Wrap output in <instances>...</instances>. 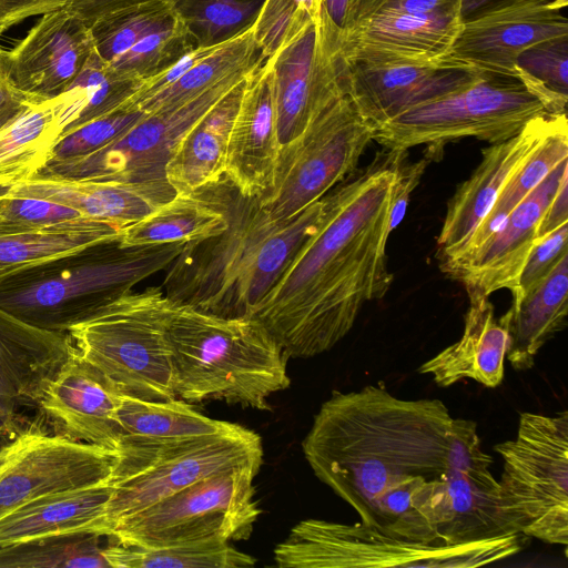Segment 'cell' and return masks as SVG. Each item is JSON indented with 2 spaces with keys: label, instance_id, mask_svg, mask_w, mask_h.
<instances>
[{
  "label": "cell",
  "instance_id": "6da1fadb",
  "mask_svg": "<svg viewBox=\"0 0 568 568\" xmlns=\"http://www.w3.org/2000/svg\"><path fill=\"white\" fill-rule=\"evenodd\" d=\"M440 399H403L382 386L334 392L302 442L315 476L361 523L439 542L430 503L446 469L453 423Z\"/></svg>",
  "mask_w": 568,
  "mask_h": 568
},
{
  "label": "cell",
  "instance_id": "7a4b0ae2",
  "mask_svg": "<svg viewBox=\"0 0 568 568\" xmlns=\"http://www.w3.org/2000/svg\"><path fill=\"white\" fill-rule=\"evenodd\" d=\"M324 196L316 231L252 313L290 357L333 348L363 306L388 292L386 245L396 169L406 151L387 150Z\"/></svg>",
  "mask_w": 568,
  "mask_h": 568
},
{
  "label": "cell",
  "instance_id": "3957f363",
  "mask_svg": "<svg viewBox=\"0 0 568 568\" xmlns=\"http://www.w3.org/2000/svg\"><path fill=\"white\" fill-rule=\"evenodd\" d=\"M195 193L220 209L226 226L187 242L166 267L165 296L222 317H248L316 231L324 197L286 222L273 221L261 196L242 194L224 176Z\"/></svg>",
  "mask_w": 568,
  "mask_h": 568
},
{
  "label": "cell",
  "instance_id": "277c9868",
  "mask_svg": "<svg viewBox=\"0 0 568 568\" xmlns=\"http://www.w3.org/2000/svg\"><path fill=\"white\" fill-rule=\"evenodd\" d=\"M168 337L174 390L187 403L264 410L271 395L291 385L290 356L255 317H222L171 301Z\"/></svg>",
  "mask_w": 568,
  "mask_h": 568
},
{
  "label": "cell",
  "instance_id": "5b68a950",
  "mask_svg": "<svg viewBox=\"0 0 568 568\" xmlns=\"http://www.w3.org/2000/svg\"><path fill=\"white\" fill-rule=\"evenodd\" d=\"M120 237L11 273L0 281V308L34 327L67 333L165 270L185 244L123 246Z\"/></svg>",
  "mask_w": 568,
  "mask_h": 568
},
{
  "label": "cell",
  "instance_id": "8992f818",
  "mask_svg": "<svg viewBox=\"0 0 568 568\" xmlns=\"http://www.w3.org/2000/svg\"><path fill=\"white\" fill-rule=\"evenodd\" d=\"M109 478L112 494L99 535L108 537L121 520L212 474L261 469L262 438L239 425L219 434L155 439L123 435Z\"/></svg>",
  "mask_w": 568,
  "mask_h": 568
},
{
  "label": "cell",
  "instance_id": "52a82bcc",
  "mask_svg": "<svg viewBox=\"0 0 568 568\" xmlns=\"http://www.w3.org/2000/svg\"><path fill=\"white\" fill-rule=\"evenodd\" d=\"M171 301L160 287L125 292L67 333L80 357L129 397L175 399L168 317Z\"/></svg>",
  "mask_w": 568,
  "mask_h": 568
},
{
  "label": "cell",
  "instance_id": "ba28073f",
  "mask_svg": "<svg viewBox=\"0 0 568 568\" xmlns=\"http://www.w3.org/2000/svg\"><path fill=\"white\" fill-rule=\"evenodd\" d=\"M526 536L514 534L470 544L418 542L363 523L310 518L296 524L274 549L281 568H473L511 557Z\"/></svg>",
  "mask_w": 568,
  "mask_h": 568
},
{
  "label": "cell",
  "instance_id": "9c48e42d",
  "mask_svg": "<svg viewBox=\"0 0 568 568\" xmlns=\"http://www.w3.org/2000/svg\"><path fill=\"white\" fill-rule=\"evenodd\" d=\"M503 459L500 511L515 534L568 544V412L523 413L515 439L495 445Z\"/></svg>",
  "mask_w": 568,
  "mask_h": 568
},
{
  "label": "cell",
  "instance_id": "30bf717a",
  "mask_svg": "<svg viewBox=\"0 0 568 568\" xmlns=\"http://www.w3.org/2000/svg\"><path fill=\"white\" fill-rule=\"evenodd\" d=\"M545 114L551 113L519 79L484 73L467 87L389 119L374 130L373 140L399 151L420 144L436 148L467 136L495 143Z\"/></svg>",
  "mask_w": 568,
  "mask_h": 568
},
{
  "label": "cell",
  "instance_id": "8fae6325",
  "mask_svg": "<svg viewBox=\"0 0 568 568\" xmlns=\"http://www.w3.org/2000/svg\"><path fill=\"white\" fill-rule=\"evenodd\" d=\"M260 469L206 476L121 520L108 539L142 548L248 539L261 509L253 480Z\"/></svg>",
  "mask_w": 568,
  "mask_h": 568
},
{
  "label": "cell",
  "instance_id": "7c38bea8",
  "mask_svg": "<svg viewBox=\"0 0 568 568\" xmlns=\"http://www.w3.org/2000/svg\"><path fill=\"white\" fill-rule=\"evenodd\" d=\"M373 133L347 92L335 98L277 168L272 190L261 196L270 217L290 221L323 199L354 171Z\"/></svg>",
  "mask_w": 568,
  "mask_h": 568
},
{
  "label": "cell",
  "instance_id": "4fadbf2b",
  "mask_svg": "<svg viewBox=\"0 0 568 568\" xmlns=\"http://www.w3.org/2000/svg\"><path fill=\"white\" fill-rule=\"evenodd\" d=\"M247 74L233 73L182 105L145 114L102 149L80 159L49 162L34 178L120 182L166 179V164L182 136Z\"/></svg>",
  "mask_w": 568,
  "mask_h": 568
},
{
  "label": "cell",
  "instance_id": "5bb4252c",
  "mask_svg": "<svg viewBox=\"0 0 568 568\" xmlns=\"http://www.w3.org/2000/svg\"><path fill=\"white\" fill-rule=\"evenodd\" d=\"M446 469L430 503V524L440 542H477L515 532L499 506L493 457L481 447L477 424L453 418Z\"/></svg>",
  "mask_w": 568,
  "mask_h": 568
},
{
  "label": "cell",
  "instance_id": "9a60e30c",
  "mask_svg": "<svg viewBox=\"0 0 568 568\" xmlns=\"http://www.w3.org/2000/svg\"><path fill=\"white\" fill-rule=\"evenodd\" d=\"M116 449L26 429L0 447V517L51 493L110 478Z\"/></svg>",
  "mask_w": 568,
  "mask_h": 568
},
{
  "label": "cell",
  "instance_id": "2e32d148",
  "mask_svg": "<svg viewBox=\"0 0 568 568\" xmlns=\"http://www.w3.org/2000/svg\"><path fill=\"white\" fill-rule=\"evenodd\" d=\"M271 60L280 148L277 170L315 118L346 88L343 59L326 50L317 22L310 23Z\"/></svg>",
  "mask_w": 568,
  "mask_h": 568
},
{
  "label": "cell",
  "instance_id": "e0dca14e",
  "mask_svg": "<svg viewBox=\"0 0 568 568\" xmlns=\"http://www.w3.org/2000/svg\"><path fill=\"white\" fill-rule=\"evenodd\" d=\"M90 27L95 52L120 73L142 82L195 48L171 0L135 3Z\"/></svg>",
  "mask_w": 568,
  "mask_h": 568
},
{
  "label": "cell",
  "instance_id": "ac0fdd59",
  "mask_svg": "<svg viewBox=\"0 0 568 568\" xmlns=\"http://www.w3.org/2000/svg\"><path fill=\"white\" fill-rule=\"evenodd\" d=\"M94 51L91 27L71 7L45 13L14 47L0 48V73L39 100L59 97Z\"/></svg>",
  "mask_w": 568,
  "mask_h": 568
},
{
  "label": "cell",
  "instance_id": "d6986e66",
  "mask_svg": "<svg viewBox=\"0 0 568 568\" xmlns=\"http://www.w3.org/2000/svg\"><path fill=\"white\" fill-rule=\"evenodd\" d=\"M565 125L567 113L540 115L516 135L483 150L479 165L448 202L437 237L440 264L458 255L508 181L550 134Z\"/></svg>",
  "mask_w": 568,
  "mask_h": 568
},
{
  "label": "cell",
  "instance_id": "ffe728a7",
  "mask_svg": "<svg viewBox=\"0 0 568 568\" xmlns=\"http://www.w3.org/2000/svg\"><path fill=\"white\" fill-rule=\"evenodd\" d=\"M568 0H524L464 22L445 60L483 73L516 78L526 48L568 34Z\"/></svg>",
  "mask_w": 568,
  "mask_h": 568
},
{
  "label": "cell",
  "instance_id": "44dd1931",
  "mask_svg": "<svg viewBox=\"0 0 568 568\" xmlns=\"http://www.w3.org/2000/svg\"><path fill=\"white\" fill-rule=\"evenodd\" d=\"M342 59L346 92L373 130L405 110L467 87L484 74L447 60L374 64Z\"/></svg>",
  "mask_w": 568,
  "mask_h": 568
},
{
  "label": "cell",
  "instance_id": "7402d4cb",
  "mask_svg": "<svg viewBox=\"0 0 568 568\" xmlns=\"http://www.w3.org/2000/svg\"><path fill=\"white\" fill-rule=\"evenodd\" d=\"M567 168L568 158L516 205L471 258L448 274L464 284L469 298L489 297L503 288L517 291L525 263L539 241L547 206L568 176Z\"/></svg>",
  "mask_w": 568,
  "mask_h": 568
},
{
  "label": "cell",
  "instance_id": "603a6c76",
  "mask_svg": "<svg viewBox=\"0 0 568 568\" xmlns=\"http://www.w3.org/2000/svg\"><path fill=\"white\" fill-rule=\"evenodd\" d=\"M278 152L274 70L268 58L245 77L223 176L242 194L263 196L273 187Z\"/></svg>",
  "mask_w": 568,
  "mask_h": 568
},
{
  "label": "cell",
  "instance_id": "cb8c5ba5",
  "mask_svg": "<svg viewBox=\"0 0 568 568\" xmlns=\"http://www.w3.org/2000/svg\"><path fill=\"white\" fill-rule=\"evenodd\" d=\"M457 14L378 12L347 29L339 51L365 63H437L445 60L462 29Z\"/></svg>",
  "mask_w": 568,
  "mask_h": 568
},
{
  "label": "cell",
  "instance_id": "d4e9b609",
  "mask_svg": "<svg viewBox=\"0 0 568 568\" xmlns=\"http://www.w3.org/2000/svg\"><path fill=\"white\" fill-rule=\"evenodd\" d=\"M123 394L75 348L47 385L39 404L64 436L115 448L123 432L116 413Z\"/></svg>",
  "mask_w": 568,
  "mask_h": 568
},
{
  "label": "cell",
  "instance_id": "484cf974",
  "mask_svg": "<svg viewBox=\"0 0 568 568\" xmlns=\"http://www.w3.org/2000/svg\"><path fill=\"white\" fill-rule=\"evenodd\" d=\"M264 61L252 27L225 43L193 48L164 71L144 80L125 104L146 114L173 109L233 73H250Z\"/></svg>",
  "mask_w": 568,
  "mask_h": 568
},
{
  "label": "cell",
  "instance_id": "4316f807",
  "mask_svg": "<svg viewBox=\"0 0 568 568\" xmlns=\"http://www.w3.org/2000/svg\"><path fill=\"white\" fill-rule=\"evenodd\" d=\"M73 349L68 333L34 327L0 308V422L22 404L39 403Z\"/></svg>",
  "mask_w": 568,
  "mask_h": 568
},
{
  "label": "cell",
  "instance_id": "83f0119b",
  "mask_svg": "<svg viewBox=\"0 0 568 568\" xmlns=\"http://www.w3.org/2000/svg\"><path fill=\"white\" fill-rule=\"evenodd\" d=\"M6 196H28L74 209L83 216L122 229L144 219L178 193L166 179L144 182L74 181L33 178Z\"/></svg>",
  "mask_w": 568,
  "mask_h": 568
},
{
  "label": "cell",
  "instance_id": "f1b7e54d",
  "mask_svg": "<svg viewBox=\"0 0 568 568\" xmlns=\"http://www.w3.org/2000/svg\"><path fill=\"white\" fill-rule=\"evenodd\" d=\"M507 346V328L495 317L489 297H471L460 338L423 363L418 373L440 387L470 378L495 388L504 379Z\"/></svg>",
  "mask_w": 568,
  "mask_h": 568
},
{
  "label": "cell",
  "instance_id": "f546056e",
  "mask_svg": "<svg viewBox=\"0 0 568 568\" xmlns=\"http://www.w3.org/2000/svg\"><path fill=\"white\" fill-rule=\"evenodd\" d=\"M112 494L109 479L43 495L0 517V548L80 534H97Z\"/></svg>",
  "mask_w": 568,
  "mask_h": 568
},
{
  "label": "cell",
  "instance_id": "4dcf8cb0",
  "mask_svg": "<svg viewBox=\"0 0 568 568\" xmlns=\"http://www.w3.org/2000/svg\"><path fill=\"white\" fill-rule=\"evenodd\" d=\"M568 252L499 318L508 332L506 357L527 371L544 345L567 325Z\"/></svg>",
  "mask_w": 568,
  "mask_h": 568
},
{
  "label": "cell",
  "instance_id": "1f68e13d",
  "mask_svg": "<svg viewBox=\"0 0 568 568\" xmlns=\"http://www.w3.org/2000/svg\"><path fill=\"white\" fill-rule=\"evenodd\" d=\"M245 78L220 99L179 141L165 169L178 194H192L224 175L229 140Z\"/></svg>",
  "mask_w": 568,
  "mask_h": 568
},
{
  "label": "cell",
  "instance_id": "d6a6232c",
  "mask_svg": "<svg viewBox=\"0 0 568 568\" xmlns=\"http://www.w3.org/2000/svg\"><path fill=\"white\" fill-rule=\"evenodd\" d=\"M62 130L57 98L33 103L0 131V191L33 179Z\"/></svg>",
  "mask_w": 568,
  "mask_h": 568
},
{
  "label": "cell",
  "instance_id": "836d02e7",
  "mask_svg": "<svg viewBox=\"0 0 568 568\" xmlns=\"http://www.w3.org/2000/svg\"><path fill=\"white\" fill-rule=\"evenodd\" d=\"M122 231L116 224L91 219L34 230L0 222V281L24 266L120 237Z\"/></svg>",
  "mask_w": 568,
  "mask_h": 568
},
{
  "label": "cell",
  "instance_id": "e575fe53",
  "mask_svg": "<svg viewBox=\"0 0 568 568\" xmlns=\"http://www.w3.org/2000/svg\"><path fill=\"white\" fill-rule=\"evenodd\" d=\"M141 83L113 69L94 50L73 81L57 97L61 136L122 108Z\"/></svg>",
  "mask_w": 568,
  "mask_h": 568
},
{
  "label": "cell",
  "instance_id": "d590c367",
  "mask_svg": "<svg viewBox=\"0 0 568 568\" xmlns=\"http://www.w3.org/2000/svg\"><path fill=\"white\" fill-rule=\"evenodd\" d=\"M226 226L223 212L199 193L176 194L154 212L123 229V246L187 243L216 235Z\"/></svg>",
  "mask_w": 568,
  "mask_h": 568
},
{
  "label": "cell",
  "instance_id": "8d00e7d4",
  "mask_svg": "<svg viewBox=\"0 0 568 568\" xmlns=\"http://www.w3.org/2000/svg\"><path fill=\"white\" fill-rule=\"evenodd\" d=\"M566 158H568V125L550 134L514 174L458 255L440 264L443 272L449 274L471 258L516 205Z\"/></svg>",
  "mask_w": 568,
  "mask_h": 568
},
{
  "label": "cell",
  "instance_id": "74e56055",
  "mask_svg": "<svg viewBox=\"0 0 568 568\" xmlns=\"http://www.w3.org/2000/svg\"><path fill=\"white\" fill-rule=\"evenodd\" d=\"M116 418L123 435L155 439L212 435L239 427L207 417L181 398L151 402L123 395Z\"/></svg>",
  "mask_w": 568,
  "mask_h": 568
},
{
  "label": "cell",
  "instance_id": "f35d334b",
  "mask_svg": "<svg viewBox=\"0 0 568 568\" xmlns=\"http://www.w3.org/2000/svg\"><path fill=\"white\" fill-rule=\"evenodd\" d=\"M111 568H244L256 559L225 541L142 548L111 542L105 549Z\"/></svg>",
  "mask_w": 568,
  "mask_h": 568
},
{
  "label": "cell",
  "instance_id": "ab89813d",
  "mask_svg": "<svg viewBox=\"0 0 568 568\" xmlns=\"http://www.w3.org/2000/svg\"><path fill=\"white\" fill-rule=\"evenodd\" d=\"M194 47L225 43L251 29L265 0H171Z\"/></svg>",
  "mask_w": 568,
  "mask_h": 568
},
{
  "label": "cell",
  "instance_id": "60d3db41",
  "mask_svg": "<svg viewBox=\"0 0 568 568\" xmlns=\"http://www.w3.org/2000/svg\"><path fill=\"white\" fill-rule=\"evenodd\" d=\"M103 536L80 534L0 548V568H106Z\"/></svg>",
  "mask_w": 568,
  "mask_h": 568
},
{
  "label": "cell",
  "instance_id": "b9f144b4",
  "mask_svg": "<svg viewBox=\"0 0 568 568\" xmlns=\"http://www.w3.org/2000/svg\"><path fill=\"white\" fill-rule=\"evenodd\" d=\"M516 78L551 114L567 113L568 34L523 50L515 61Z\"/></svg>",
  "mask_w": 568,
  "mask_h": 568
},
{
  "label": "cell",
  "instance_id": "7bdbcfd3",
  "mask_svg": "<svg viewBox=\"0 0 568 568\" xmlns=\"http://www.w3.org/2000/svg\"><path fill=\"white\" fill-rule=\"evenodd\" d=\"M145 114L136 108L123 105L109 114L94 119L62 135L54 145L49 162L87 156L125 133Z\"/></svg>",
  "mask_w": 568,
  "mask_h": 568
},
{
  "label": "cell",
  "instance_id": "ee69618b",
  "mask_svg": "<svg viewBox=\"0 0 568 568\" xmlns=\"http://www.w3.org/2000/svg\"><path fill=\"white\" fill-rule=\"evenodd\" d=\"M316 22L297 0H265L253 26L255 41L266 59Z\"/></svg>",
  "mask_w": 568,
  "mask_h": 568
},
{
  "label": "cell",
  "instance_id": "f6af8a7d",
  "mask_svg": "<svg viewBox=\"0 0 568 568\" xmlns=\"http://www.w3.org/2000/svg\"><path fill=\"white\" fill-rule=\"evenodd\" d=\"M3 196L0 222L20 230L42 229L88 219L74 209L52 201L28 196H6L4 193Z\"/></svg>",
  "mask_w": 568,
  "mask_h": 568
},
{
  "label": "cell",
  "instance_id": "bcb514c9",
  "mask_svg": "<svg viewBox=\"0 0 568 568\" xmlns=\"http://www.w3.org/2000/svg\"><path fill=\"white\" fill-rule=\"evenodd\" d=\"M568 222L556 227L541 237L531 250L521 271L517 291L511 294L513 301L519 300L538 283L568 252Z\"/></svg>",
  "mask_w": 568,
  "mask_h": 568
},
{
  "label": "cell",
  "instance_id": "7dc6e473",
  "mask_svg": "<svg viewBox=\"0 0 568 568\" xmlns=\"http://www.w3.org/2000/svg\"><path fill=\"white\" fill-rule=\"evenodd\" d=\"M459 7L460 0H351L343 33L356 22L378 12L459 16Z\"/></svg>",
  "mask_w": 568,
  "mask_h": 568
},
{
  "label": "cell",
  "instance_id": "c3c4849f",
  "mask_svg": "<svg viewBox=\"0 0 568 568\" xmlns=\"http://www.w3.org/2000/svg\"><path fill=\"white\" fill-rule=\"evenodd\" d=\"M405 156L399 161L396 169V179L393 186L390 229L394 231L403 221L406 213L410 193L418 184L420 176L427 165L426 160L414 163L404 162Z\"/></svg>",
  "mask_w": 568,
  "mask_h": 568
},
{
  "label": "cell",
  "instance_id": "681fc988",
  "mask_svg": "<svg viewBox=\"0 0 568 568\" xmlns=\"http://www.w3.org/2000/svg\"><path fill=\"white\" fill-rule=\"evenodd\" d=\"M75 0H0V36L21 21L71 7Z\"/></svg>",
  "mask_w": 568,
  "mask_h": 568
},
{
  "label": "cell",
  "instance_id": "f907efd6",
  "mask_svg": "<svg viewBox=\"0 0 568 568\" xmlns=\"http://www.w3.org/2000/svg\"><path fill=\"white\" fill-rule=\"evenodd\" d=\"M351 0H321L322 11L318 28L327 51L338 54L342 33Z\"/></svg>",
  "mask_w": 568,
  "mask_h": 568
},
{
  "label": "cell",
  "instance_id": "816d5d0a",
  "mask_svg": "<svg viewBox=\"0 0 568 568\" xmlns=\"http://www.w3.org/2000/svg\"><path fill=\"white\" fill-rule=\"evenodd\" d=\"M39 101L43 100L20 91L0 73V131Z\"/></svg>",
  "mask_w": 568,
  "mask_h": 568
},
{
  "label": "cell",
  "instance_id": "f5cc1de1",
  "mask_svg": "<svg viewBox=\"0 0 568 568\" xmlns=\"http://www.w3.org/2000/svg\"><path fill=\"white\" fill-rule=\"evenodd\" d=\"M568 222V176L564 178L550 200L539 226V240Z\"/></svg>",
  "mask_w": 568,
  "mask_h": 568
},
{
  "label": "cell",
  "instance_id": "db71d44e",
  "mask_svg": "<svg viewBox=\"0 0 568 568\" xmlns=\"http://www.w3.org/2000/svg\"><path fill=\"white\" fill-rule=\"evenodd\" d=\"M150 0H75L71 6L90 24L119 9Z\"/></svg>",
  "mask_w": 568,
  "mask_h": 568
},
{
  "label": "cell",
  "instance_id": "11a10c76",
  "mask_svg": "<svg viewBox=\"0 0 568 568\" xmlns=\"http://www.w3.org/2000/svg\"><path fill=\"white\" fill-rule=\"evenodd\" d=\"M519 1L524 0H460L459 18L464 23Z\"/></svg>",
  "mask_w": 568,
  "mask_h": 568
},
{
  "label": "cell",
  "instance_id": "9f6ffc18",
  "mask_svg": "<svg viewBox=\"0 0 568 568\" xmlns=\"http://www.w3.org/2000/svg\"><path fill=\"white\" fill-rule=\"evenodd\" d=\"M4 191H6V190H4ZM4 191H0V207H1V205H2V203H3V200H4V196H3V192H4Z\"/></svg>",
  "mask_w": 568,
  "mask_h": 568
},
{
  "label": "cell",
  "instance_id": "6f0895ef",
  "mask_svg": "<svg viewBox=\"0 0 568 568\" xmlns=\"http://www.w3.org/2000/svg\"><path fill=\"white\" fill-rule=\"evenodd\" d=\"M1 48V47H0Z\"/></svg>",
  "mask_w": 568,
  "mask_h": 568
}]
</instances>
